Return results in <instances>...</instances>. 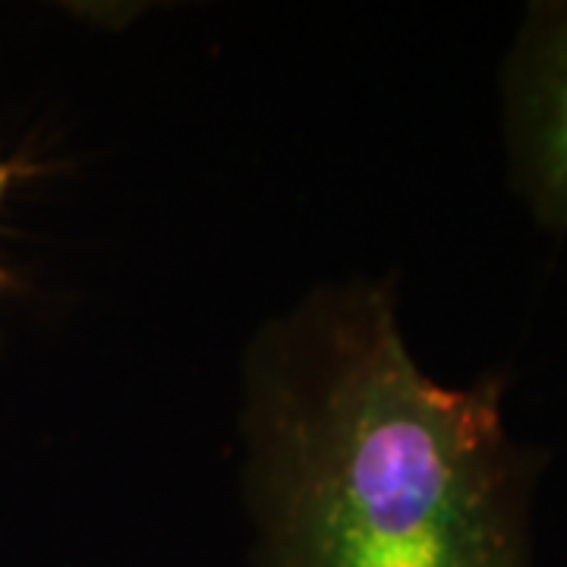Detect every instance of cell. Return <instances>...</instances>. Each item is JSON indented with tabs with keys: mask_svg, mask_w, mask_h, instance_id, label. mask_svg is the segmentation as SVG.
<instances>
[{
	"mask_svg": "<svg viewBox=\"0 0 567 567\" xmlns=\"http://www.w3.org/2000/svg\"><path fill=\"white\" fill-rule=\"evenodd\" d=\"M22 174L20 164L13 162H0V212H3V199H7V193H10V183L17 181ZM7 281V271H3V265H0V284Z\"/></svg>",
	"mask_w": 567,
	"mask_h": 567,
	"instance_id": "cell-3",
	"label": "cell"
},
{
	"mask_svg": "<svg viewBox=\"0 0 567 567\" xmlns=\"http://www.w3.org/2000/svg\"><path fill=\"white\" fill-rule=\"evenodd\" d=\"M502 145L511 193L567 234V0L529 3L502 63Z\"/></svg>",
	"mask_w": 567,
	"mask_h": 567,
	"instance_id": "cell-2",
	"label": "cell"
},
{
	"mask_svg": "<svg viewBox=\"0 0 567 567\" xmlns=\"http://www.w3.org/2000/svg\"><path fill=\"white\" fill-rule=\"evenodd\" d=\"M252 567H536L546 451L505 379L445 385L406 344L394 287H312L244 363Z\"/></svg>",
	"mask_w": 567,
	"mask_h": 567,
	"instance_id": "cell-1",
	"label": "cell"
}]
</instances>
